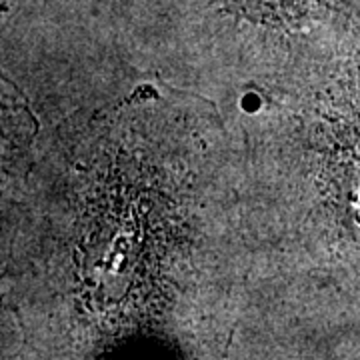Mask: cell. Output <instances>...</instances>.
<instances>
[{
	"mask_svg": "<svg viewBox=\"0 0 360 360\" xmlns=\"http://www.w3.org/2000/svg\"><path fill=\"white\" fill-rule=\"evenodd\" d=\"M243 11L262 18H290L302 8H307L310 0H236Z\"/></svg>",
	"mask_w": 360,
	"mask_h": 360,
	"instance_id": "cell-1",
	"label": "cell"
}]
</instances>
